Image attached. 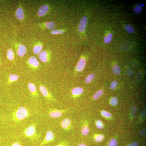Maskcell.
Instances as JSON below:
<instances>
[{"label": "cell", "mask_w": 146, "mask_h": 146, "mask_svg": "<svg viewBox=\"0 0 146 146\" xmlns=\"http://www.w3.org/2000/svg\"><path fill=\"white\" fill-rule=\"evenodd\" d=\"M29 115L28 110L25 107H20L13 112V120L14 121L19 122L28 117Z\"/></svg>", "instance_id": "6da1fadb"}, {"label": "cell", "mask_w": 146, "mask_h": 146, "mask_svg": "<svg viewBox=\"0 0 146 146\" xmlns=\"http://www.w3.org/2000/svg\"><path fill=\"white\" fill-rule=\"evenodd\" d=\"M24 134L26 137L32 139H35L37 137L36 134L35 127L34 125H31L27 128Z\"/></svg>", "instance_id": "7a4b0ae2"}, {"label": "cell", "mask_w": 146, "mask_h": 146, "mask_svg": "<svg viewBox=\"0 0 146 146\" xmlns=\"http://www.w3.org/2000/svg\"><path fill=\"white\" fill-rule=\"evenodd\" d=\"M27 64L29 68L34 70H37L40 65L39 62L34 56L29 58L27 62Z\"/></svg>", "instance_id": "3957f363"}, {"label": "cell", "mask_w": 146, "mask_h": 146, "mask_svg": "<svg viewBox=\"0 0 146 146\" xmlns=\"http://www.w3.org/2000/svg\"><path fill=\"white\" fill-rule=\"evenodd\" d=\"M86 62V59L84 56H82L79 60L76 65L74 73L75 74L77 73L81 72L84 69L85 66Z\"/></svg>", "instance_id": "277c9868"}, {"label": "cell", "mask_w": 146, "mask_h": 146, "mask_svg": "<svg viewBox=\"0 0 146 146\" xmlns=\"http://www.w3.org/2000/svg\"><path fill=\"white\" fill-rule=\"evenodd\" d=\"M67 111V109L63 110H58L56 109H51L49 112L50 117L53 118H56L61 117L62 114Z\"/></svg>", "instance_id": "5b68a950"}, {"label": "cell", "mask_w": 146, "mask_h": 146, "mask_svg": "<svg viewBox=\"0 0 146 146\" xmlns=\"http://www.w3.org/2000/svg\"><path fill=\"white\" fill-rule=\"evenodd\" d=\"M38 58L41 61L44 63L49 62L51 59L50 53L49 51L44 50L39 54Z\"/></svg>", "instance_id": "8992f818"}, {"label": "cell", "mask_w": 146, "mask_h": 146, "mask_svg": "<svg viewBox=\"0 0 146 146\" xmlns=\"http://www.w3.org/2000/svg\"><path fill=\"white\" fill-rule=\"evenodd\" d=\"M55 138L54 134L52 131H47L45 138L40 144L38 146H43L53 141Z\"/></svg>", "instance_id": "52a82bcc"}, {"label": "cell", "mask_w": 146, "mask_h": 146, "mask_svg": "<svg viewBox=\"0 0 146 146\" xmlns=\"http://www.w3.org/2000/svg\"><path fill=\"white\" fill-rule=\"evenodd\" d=\"M39 90L43 96L47 99L54 100L55 99L52 95L43 85H40L39 87Z\"/></svg>", "instance_id": "ba28073f"}, {"label": "cell", "mask_w": 146, "mask_h": 146, "mask_svg": "<svg viewBox=\"0 0 146 146\" xmlns=\"http://www.w3.org/2000/svg\"><path fill=\"white\" fill-rule=\"evenodd\" d=\"M88 22L87 16H83L80 20L78 26V30L80 32H84L85 30Z\"/></svg>", "instance_id": "9c48e42d"}, {"label": "cell", "mask_w": 146, "mask_h": 146, "mask_svg": "<svg viewBox=\"0 0 146 146\" xmlns=\"http://www.w3.org/2000/svg\"><path fill=\"white\" fill-rule=\"evenodd\" d=\"M16 52L17 54L20 57H22L24 56L27 52L26 47L22 44H20L17 46Z\"/></svg>", "instance_id": "30bf717a"}, {"label": "cell", "mask_w": 146, "mask_h": 146, "mask_svg": "<svg viewBox=\"0 0 146 146\" xmlns=\"http://www.w3.org/2000/svg\"><path fill=\"white\" fill-rule=\"evenodd\" d=\"M49 6L48 5L45 4L41 6L38 9L37 14L40 17H43L49 11Z\"/></svg>", "instance_id": "8fae6325"}, {"label": "cell", "mask_w": 146, "mask_h": 146, "mask_svg": "<svg viewBox=\"0 0 146 146\" xmlns=\"http://www.w3.org/2000/svg\"><path fill=\"white\" fill-rule=\"evenodd\" d=\"M83 92V89L80 87L74 88L71 91V94L74 99H76L79 97Z\"/></svg>", "instance_id": "7c38bea8"}, {"label": "cell", "mask_w": 146, "mask_h": 146, "mask_svg": "<svg viewBox=\"0 0 146 146\" xmlns=\"http://www.w3.org/2000/svg\"><path fill=\"white\" fill-rule=\"evenodd\" d=\"M28 87L32 96L34 97H37L38 94L36 87L34 83H29Z\"/></svg>", "instance_id": "4fadbf2b"}, {"label": "cell", "mask_w": 146, "mask_h": 146, "mask_svg": "<svg viewBox=\"0 0 146 146\" xmlns=\"http://www.w3.org/2000/svg\"><path fill=\"white\" fill-rule=\"evenodd\" d=\"M71 121L69 118H65L62 120L61 123L62 128L65 130L69 129L71 126Z\"/></svg>", "instance_id": "5bb4252c"}, {"label": "cell", "mask_w": 146, "mask_h": 146, "mask_svg": "<svg viewBox=\"0 0 146 146\" xmlns=\"http://www.w3.org/2000/svg\"><path fill=\"white\" fill-rule=\"evenodd\" d=\"M15 16L19 20H22L24 16V11L22 8L19 7L18 8L16 11Z\"/></svg>", "instance_id": "9a60e30c"}, {"label": "cell", "mask_w": 146, "mask_h": 146, "mask_svg": "<svg viewBox=\"0 0 146 146\" xmlns=\"http://www.w3.org/2000/svg\"><path fill=\"white\" fill-rule=\"evenodd\" d=\"M43 48V45L41 43L36 44L33 48V52L35 55H37L41 52Z\"/></svg>", "instance_id": "2e32d148"}, {"label": "cell", "mask_w": 146, "mask_h": 146, "mask_svg": "<svg viewBox=\"0 0 146 146\" xmlns=\"http://www.w3.org/2000/svg\"><path fill=\"white\" fill-rule=\"evenodd\" d=\"M55 23L54 22H47L41 24V25L47 29L53 30L55 28Z\"/></svg>", "instance_id": "e0dca14e"}, {"label": "cell", "mask_w": 146, "mask_h": 146, "mask_svg": "<svg viewBox=\"0 0 146 146\" xmlns=\"http://www.w3.org/2000/svg\"><path fill=\"white\" fill-rule=\"evenodd\" d=\"M19 78L18 75L16 74H12L9 76L8 84L10 85L12 83L17 81Z\"/></svg>", "instance_id": "ac0fdd59"}, {"label": "cell", "mask_w": 146, "mask_h": 146, "mask_svg": "<svg viewBox=\"0 0 146 146\" xmlns=\"http://www.w3.org/2000/svg\"><path fill=\"white\" fill-rule=\"evenodd\" d=\"M89 132V129L87 124L84 123L81 130V133L83 136H87Z\"/></svg>", "instance_id": "d6986e66"}, {"label": "cell", "mask_w": 146, "mask_h": 146, "mask_svg": "<svg viewBox=\"0 0 146 146\" xmlns=\"http://www.w3.org/2000/svg\"><path fill=\"white\" fill-rule=\"evenodd\" d=\"M7 56L9 60L11 61L14 60L15 56L12 50L10 49L8 50L7 51Z\"/></svg>", "instance_id": "ffe728a7"}, {"label": "cell", "mask_w": 146, "mask_h": 146, "mask_svg": "<svg viewBox=\"0 0 146 146\" xmlns=\"http://www.w3.org/2000/svg\"><path fill=\"white\" fill-rule=\"evenodd\" d=\"M113 37L112 34L110 33L104 38V42L106 44H108L111 42Z\"/></svg>", "instance_id": "44dd1931"}, {"label": "cell", "mask_w": 146, "mask_h": 146, "mask_svg": "<svg viewBox=\"0 0 146 146\" xmlns=\"http://www.w3.org/2000/svg\"><path fill=\"white\" fill-rule=\"evenodd\" d=\"M142 10V8L141 5L139 3H138V4L135 6L134 8V11L137 14H139L141 12Z\"/></svg>", "instance_id": "7402d4cb"}, {"label": "cell", "mask_w": 146, "mask_h": 146, "mask_svg": "<svg viewBox=\"0 0 146 146\" xmlns=\"http://www.w3.org/2000/svg\"><path fill=\"white\" fill-rule=\"evenodd\" d=\"M104 93L103 90L98 91L95 93L93 96V99L94 100H96L100 97Z\"/></svg>", "instance_id": "603a6c76"}, {"label": "cell", "mask_w": 146, "mask_h": 146, "mask_svg": "<svg viewBox=\"0 0 146 146\" xmlns=\"http://www.w3.org/2000/svg\"><path fill=\"white\" fill-rule=\"evenodd\" d=\"M95 76L94 73H92L89 74L85 79V82L86 83H89L91 82L93 80Z\"/></svg>", "instance_id": "cb8c5ba5"}, {"label": "cell", "mask_w": 146, "mask_h": 146, "mask_svg": "<svg viewBox=\"0 0 146 146\" xmlns=\"http://www.w3.org/2000/svg\"><path fill=\"white\" fill-rule=\"evenodd\" d=\"M113 73L116 75H119L121 73L120 68L117 65H115L112 69Z\"/></svg>", "instance_id": "d4e9b609"}, {"label": "cell", "mask_w": 146, "mask_h": 146, "mask_svg": "<svg viewBox=\"0 0 146 146\" xmlns=\"http://www.w3.org/2000/svg\"><path fill=\"white\" fill-rule=\"evenodd\" d=\"M94 140L96 142L99 143L102 141L104 139V136L103 135H97L94 136Z\"/></svg>", "instance_id": "484cf974"}, {"label": "cell", "mask_w": 146, "mask_h": 146, "mask_svg": "<svg viewBox=\"0 0 146 146\" xmlns=\"http://www.w3.org/2000/svg\"><path fill=\"white\" fill-rule=\"evenodd\" d=\"M125 28L127 32L129 34H132L134 31V29L133 27L129 25H126Z\"/></svg>", "instance_id": "4316f807"}, {"label": "cell", "mask_w": 146, "mask_h": 146, "mask_svg": "<svg viewBox=\"0 0 146 146\" xmlns=\"http://www.w3.org/2000/svg\"><path fill=\"white\" fill-rule=\"evenodd\" d=\"M64 32V30L58 29L52 30L51 32V33L53 35L61 34L63 33Z\"/></svg>", "instance_id": "83f0119b"}, {"label": "cell", "mask_w": 146, "mask_h": 146, "mask_svg": "<svg viewBox=\"0 0 146 146\" xmlns=\"http://www.w3.org/2000/svg\"><path fill=\"white\" fill-rule=\"evenodd\" d=\"M118 102V98L116 97H112L110 101V103L113 106H116L117 105Z\"/></svg>", "instance_id": "f1b7e54d"}, {"label": "cell", "mask_w": 146, "mask_h": 146, "mask_svg": "<svg viewBox=\"0 0 146 146\" xmlns=\"http://www.w3.org/2000/svg\"><path fill=\"white\" fill-rule=\"evenodd\" d=\"M96 126L97 128L102 129L104 127V126L102 121L100 120H97L96 122Z\"/></svg>", "instance_id": "f546056e"}, {"label": "cell", "mask_w": 146, "mask_h": 146, "mask_svg": "<svg viewBox=\"0 0 146 146\" xmlns=\"http://www.w3.org/2000/svg\"><path fill=\"white\" fill-rule=\"evenodd\" d=\"M137 110V108L135 106H133L131 109V114L132 117H134L135 115Z\"/></svg>", "instance_id": "4dcf8cb0"}, {"label": "cell", "mask_w": 146, "mask_h": 146, "mask_svg": "<svg viewBox=\"0 0 146 146\" xmlns=\"http://www.w3.org/2000/svg\"><path fill=\"white\" fill-rule=\"evenodd\" d=\"M118 85V82L117 81L114 80L112 81L111 83V85H110V88L112 90H114L116 87Z\"/></svg>", "instance_id": "1f68e13d"}, {"label": "cell", "mask_w": 146, "mask_h": 146, "mask_svg": "<svg viewBox=\"0 0 146 146\" xmlns=\"http://www.w3.org/2000/svg\"><path fill=\"white\" fill-rule=\"evenodd\" d=\"M101 114L103 117H111L112 115L109 112L103 111L101 112Z\"/></svg>", "instance_id": "d6a6232c"}, {"label": "cell", "mask_w": 146, "mask_h": 146, "mask_svg": "<svg viewBox=\"0 0 146 146\" xmlns=\"http://www.w3.org/2000/svg\"><path fill=\"white\" fill-rule=\"evenodd\" d=\"M117 140L112 139L109 142L108 146H117Z\"/></svg>", "instance_id": "836d02e7"}, {"label": "cell", "mask_w": 146, "mask_h": 146, "mask_svg": "<svg viewBox=\"0 0 146 146\" xmlns=\"http://www.w3.org/2000/svg\"><path fill=\"white\" fill-rule=\"evenodd\" d=\"M127 75L129 76H132L133 75V71L130 68H129V69H128L127 70Z\"/></svg>", "instance_id": "e575fe53"}, {"label": "cell", "mask_w": 146, "mask_h": 146, "mask_svg": "<svg viewBox=\"0 0 146 146\" xmlns=\"http://www.w3.org/2000/svg\"><path fill=\"white\" fill-rule=\"evenodd\" d=\"M146 113V110H144L141 112L140 114V117L142 118H144L145 116Z\"/></svg>", "instance_id": "d590c367"}, {"label": "cell", "mask_w": 146, "mask_h": 146, "mask_svg": "<svg viewBox=\"0 0 146 146\" xmlns=\"http://www.w3.org/2000/svg\"><path fill=\"white\" fill-rule=\"evenodd\" d=\"M138 144L137 142H133L128 145L127 146H138Z\"/></svg>", "instance_id": "8d00e7d4"}, {"label": "cell", "mask_w": 146, "mask_h": 146, "mask_svg": "<svg viewBox=\"0 0 146 146\" xmlns=\"http://www.w3.org/2000/svg\"><path fill=\"white\" fill-rule=\"evenodd\" d=\"M146 130H143L141 132V134L142 136H144L146 135Z\"/></svg>", "instance_id": "74e56055"}, {"label": "cell", "mask_w": 146, "mask_h": 146, "mask_svg": "<svg viewBox=\"0 0 146 146\" xmlns=\"http://www.w3.org/2000/svg\"><path fill=\"white\" fill-rule=\"evenodd\" d=\"M12 146H22L19 143L15 142L12 145Z\"/></svg>", "instance_id": "f35d334b"}, {"label": "cell", "mask_w": 146, "mask_h": 146, "mask_svg": "<svg viewBox=\"0 0 146 146\" xmlns=\"http://www.w3.org/2000/svg\"><path fill=\"white\" fill-rule=\"evenodd\" d=\"M77 146H87L84 143H80L77 145Z\"/></svg>", "instance_id": "ab89813d"}, {"label": "cell", "mask_w": 146, "mask_h": 146, "mask_svg": "<svg viewBox=\"0 0 146 146\" xmlns=\"http://www.w3.org/2000/svg\"><path fill=\"white\" fill-rule=\"evenodd\" d=\"M56 146H66V145H65V144H58L57 145H56Z\"/></svg>", "instance_id": "60d3db41"}, {"label": "cell", "mask_w": 146, "mask_h": 146, "mask_svg": "<svg viewBox=\"0 0 146 146\" xmlns=\"http://www.w3.org/2000/svg\"><path fill=\"white\" fill-rule=\"evenodd\" d=\"M142 6H144V5L142 4Z\"/></svg>", "instance_id": "b9f144b4"}]
</instances>
